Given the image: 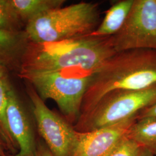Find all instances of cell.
I'll list each match as a JSON object with an SVG mask.
<instances>
[{"label":"cell","mask_w":156,"mask_h":156,"mask_svg":"<svg viewBox=\"0 0 156 156\" xmlns=\"http://www.w3.org/2000/svg\"><path fill=\"white\" fill-rule=\"evenodd\" d=\"M156 86V50L117 52L92 74L80 116L106 95L116 91H141Z\"/></svg>","instance_id":"1"},{"label":"cell","mask_w":156,"mask_h":156,"mask_svg":"<svg viewBox=\"0 0 156 156\" xmlns=\"http://www.w3.org/2000/svg\"><path fill=\"white\" fill-rule=\"evenodd\" d=\"M116 53L111 36H87L55 42L33 44L27 51L21 73L75 69L93 73Z\"/></svg>","instance_id":"2"},{"label":"cell","mask_w":156,"mask_h":156,"mask_svg":"<svg viewBox=\"0 0 156 156\" xmlns=\"http://www.w3.org/2000/svg\"><path fill=\"white\" fill-rule=\"evenodd\" d=\"M98 3L82 2L46 12L27 23L26 35L33 44L89 36L100 25Z\"/></svg>","instance_id":"3"},{"label":"cell","mask_w":156,"mask_h":156,"mask_svg":"<svg viewBox=\"0 0 156 156\" xmlns=\"http://www.w3.org/2000/svg\"><path fill=\"white\" fill-rule=\"evenodd\" d=\"M92 74L68 69L55 72L21 73V76L32 83L42 100L54 101L63 117L75 125L80 116L84 97Z\"/></svg>","instance_id":"4"},{"label":"cell","mask_w":156,"mask_h":156,"mask_svg":"<svg viewBox=\"0 0 156 156\" xmlns=\"http://www.w3.org/2000/svg\"><path fill=\"white\" fill-rule=\"evenodd\" d=\"M156 102V86L141 91H116L106 95L73 126L87 133L120 123Z\"/></svg>","instance_id":"5"},{"label":"cell","mask_w":156,"mask_h":156,"mask_svg":"<svg viewBox=\"0 0 156 156\" xmlns=\"http://www.w3.org/2000/svg\"><path fill=\"white\" fill-rule=\"evenodd\" d=\"M37 131L53 156H73L79 133L66 119L51 111L34 90L29 91Z\"/></svg>","instance_id":"6"},{"label":"cell","mask_w":156,"mask_h":156,"mask_svg":"<svg viewBox=\"0 0 156 156\" xmlns=\"http://www.w3.org/2000/svg\"><path fill=\"white\" fill-rule=\"evenodd\" d=\"M111 38L116 53L156 50V0H134L123 27Z\"/></svg>","instance_id":"7"},{"label":"cell","mask_w":156,"mask_h":156,"mask_svg":"<svg viewBox=\"0 0 156 156\" xmlns=\"http://www.w3.org/2000/svg\"><path fill=\"white\" fill-rule=\"evenodd\" d=\"M6 119L10 132L19 147L17 153L9 156H35L40 138L37 136L27 111L9 83Z\"/></svg>","instance_id":"8"},{"label":"cell","mask_w":156,"mask_h":156,"mask_svg":"<svg viewBox=\"0 0 156 156\" xmlns=\"http://www.w3.org/2000/svg\"><path fill=\"white\" fill-rule=\"evenodd\" d=\"M137 115L116 124L87 133H79V144L73 156H105L127 136Z\"/></svg>","instance_id":"9"},{"label":"cell","mask_w":156,"mask_h":156,"mask_svg":"<svg viewBox=\"0 0 156 156\" xmlns=\"http://www.w3.org/2000/svg\"><path fill=\"white\" fill-rule=\"evenodd\" d=\"M134 0H123L116 2L91 36L108 37L117 33L123 27L133 5Z\"/></svg>","instance_id":"10"},{"label":"cell","mask_w":156,"mask_h":156,"mask_svg":"<svg viewBox=\"0 0 156 156\" xmlns=\"http://www.w3.org/2000/svg\"><path fill=\"white\" fill-rule=\"evenodd\" d=\"M64 0H10L19 19L28 23L50 10L62 7Z\"/></svg>","instance_id":"11"},{"label":"cell","mask_w":156,"mask_h":156,"mask_svg":"<svg viewBox=\"0 0 156 156\" xmlns=\"http://www.w3.org/2000/svg\"><path fill=\"white\" fill-rule=\"evenodd\" d=\"M127 137L156 156V117H144L137 120L132 126Z\"/></svg>","instance_id":"12"},{"label":"cell","mask_w":156,"mask_h":156,"mask_svg":"<svg viewBox=\"0 0 156 156\" xmlns=\"http://www.w3.org/2000/svg\"><path fill=\"white\" fill-rule=\"evenodd\" d=\"M8 84L6 78H0V138L6 151L15 155L19 151V147L10 132L6 119Z\"/></svg>","instance_id":"13"},{"label":"cell","mask_w":156,"mask_h":156,"mask_svg":"<svg viewBox=\"0 0 156 156\" xmlns=\"http://www.w3.org/2000/svg\"><path fill=\"white\" fill-rule=\"evenodd\" d=\"M19 20L10 0H0V29L13 31L11 29Z\"/></svg>","instance_id":"14"},{"label":"cell","mask_w":156,"mask_h":156,"mask_svg":"<svg viewBox=\"0 0 156 156\" xmlns=\"http://www.w3.org/2000/svg\"><path fill=\"white\" fill-rule=\"evenodd\" d=\"M20 39L13 31L0 29V55H10L18 49Z\"/></svg>","instance_id":"15"},{"label":"cell","mask_w":156,"mask_h":156,"mask_svg":"<svg viewBox=\"0 0 156 156\" xmlns=\"http://www.w3.org/2000/svg\"><path fill=\"white\" fill-rule=\"evenodd\" d=\"M140 148L136 142L126 136L105 156H136Z\"/></svg>","instance_id":"16"},{"label":"cell","mask_w":156,"mask_h":156,"mask_svg":"<svg viewBox=\"0 0 156 156\" xmlns=\"http://www.w3.org/2000/svg\"><path fill=\"white\" fill-rule=\"evenodd\" d=\"M147 117H156V102L140 111L137 115V120Z\"/></svg>","instance_id":"17"},{"label":"cell","mask_w":156,"mask_h":156,"mask_svg":"<svg viewBox=\"0 0 156 156\" xmlns=\"http://www.w3.org/2000/svg\"><path fill=\"white\" fill-rule=\"evenodd\" d=\"M35 156H53L44 140L40 138Z\"/></svg>","instance_id":"18"},{"label":"cell","mask_w":156,"mask_h":156,"mask_svg":"<svg viewBox=\"0 0 156 156\" xmlns=\"http://www.w3.org/2000/svg\"><path fill=\"white\" fill-rule=\"evenodd\" d=\"M155 155L151 152V151L145 149L144 147H140V151L136 156H154Z\"/></svg>","instance_id":"19"},{"label":"cell","mask_w":156,"mask_h":156,"mask_svg":"<svg viewBox=\"0 0 156 156\" xmlns=\"http://www.w3.org/2000/svg\"><path fill=\"white\" fill-rule=\"evenodd\" d=\"M0 78L5 79V69L4 62L0 57Z\"/></svg>","instance_id":"20"},{"label":"cell","mask_w":156,"mask_h":156,"mask_svg":"<svg viewBox=\"0 0 156 156\" xmlns=\"http://www.w3.org/2000/svg\"><path fill=\"white\" fill-rule=\"evenodd\" d=\"M5 148L3 144L2 141L0 138V156H9L5 152Z\"/></svg>","instance_id":"21"}]
</instances>
